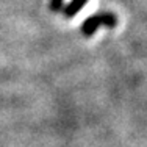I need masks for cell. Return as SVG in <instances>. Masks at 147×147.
I'll use <instances>...</instances> for the list:
<instances>
[{
    "instance_id": "6da1fadb",
    "label": "cell",
    "mask_w": 147,
    "mask_h": 147,
    "mask_svg": "<svg viewBox=\"0 0 147 147\" xmlns=\"http://www.w3.org/2000/svg\"><path fill=\"white\" fill-rule=\"evenodd\" d=\"M100 25L114 28V27L117 25V17H116V14H114V13H111V11L92 14V16H89L88 19L82 24V28H80V30H82V33L85 34V36H92Z\"/></svg>"
},
{
    "instance_id": "7a4b0ae2",
    "label": "cell",
    "mask_w": 147,
    "mask_h": 147,
    "mask_svg": "<svg viewBox=\"0 0 147 147\" xmlns=\"http://www.w3.org/2000/svg\"><path fill=\"white\" fill-rule=\"evenodd\" d=\"M86 2H88V0H71V2H69V5L64 6V16L69 17V19L74 17L77 13L80 11V9L83 8V6L86 5Z\"/></svg>"
},
{
    "instance_id": "3957f363",
    "label": "cell",
    "mask_w": 147,
    "mask_h": 147,
    "mask_svg": "<svg viewBox=\"0 0 147 147\" xmlns=\"http://www.w3.org/2000/svg\"><path fill=\"white\" fill-rule=\"evenodd\" d=\"M63 6V0H50V9L52 11H59Z\"/></svg>"
}]
</instances>
